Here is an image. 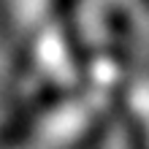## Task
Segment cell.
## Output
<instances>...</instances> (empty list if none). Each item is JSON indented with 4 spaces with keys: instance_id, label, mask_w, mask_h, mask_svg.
I'll return each instance as SVG.
<instances>
[{
    "instance_id": "obj_1",
    "label": "cell",
    "mask_w": 149,
    "mask_h": 149,
    "mask_svg": "<svg viewBox=\"0 0 149 149\" xmlns=\"http://www.w3.org/2000/svg\"><path fill=\"white\" fill-rule=\"evenodd\" d=\"M54 6V0H6V8L11 11L14 22H27L33 16H43L46 8Z\"/></svg>"
}]
</instances>
